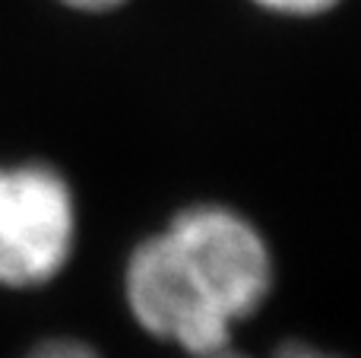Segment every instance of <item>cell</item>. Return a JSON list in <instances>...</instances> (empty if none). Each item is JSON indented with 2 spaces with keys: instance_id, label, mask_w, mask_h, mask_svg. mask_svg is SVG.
<instances>
[{
  "instance_id": "1",
  "label": "cell",
  "mask_w": 361,
  "mask_h": 358,
  "mask_svg": "<svg viewBox=\"0 0 361 358\" xmlns=\"http://www.w3.org/2000/svg\"><path fill=\"white\" fill-rule=\"evenodd\" d=\"M279 283L263 226L225 200L180 203L121 264V302L149 340L187 358L235 346Z\"/></svg>"
},
{
  "instance_id": "2",
  "label": "cell",
  "mask_w": 361,
  "mask_h": 358,
  "mask_svg": "<svg viewBox=\"0 0 361 358\" xmlns=\"http://www.w3.org/2000/svg\"><path fill=\"white\" fill-rule=\"evenodd\" d=\"M82 203L73 178L42 156L0 159V292H42L73 266Z\"/></svg>"
},
{
  "instance_id": "3",
  "label": "cell",
  "mask_w": 361,
  "mask_h": 358,
  "mask_svg": "<svg viewBox=\"0 0 361 358\" xmlns=\"http://www.w3.org/2000/svg\"><path fill=\"white\" fill-rule=\"evenodd\" d=\"M244 4L282 23H314V19L333 16L345 0H244Z\"/></svg>"
},
{
  "instance_id": "4",
  "label": "cell",
  "mask_w": 361,
  "mask_h": 358,
  "mask_svg": "<svg viewBox=\"0 0 361 358\" xmlns=\"http://www.w3.org/2000/svg\"><path fill=\"white\" fill-rule=\"evenodd\" d=\"M23 358H105L95 342L82 336H48L25 349Z\"/></svg>"
},
{
  "instance_id": "5",
  "label": "cell",
  "mask_w": 361,
  "mask_h": 358,
  "mask_svg": "<svg viewBox=\"0 0 361 358\" xmlns=\"http://www.w3.org/2000/svg\"><path fill=\"white\" fill-rule=\"evenodd\" d=\"M54 4L63 6L67 13H76V16H111V13L130 6L133 0H54Z\"/></svg>"
},
{
  "instance_id": "6",
  "label": "cell",
  "mask_w": 361,
  "mask_h": 358,
  "mask_svg": "<svg viewBox=\"0 0 361 358\" xmlns=\"http://www.w3.org/2000/svg\"><path fill=\"white\" fill-rule=\"evenodd\" d=\"M269 358H343L330 349L317 346V342H305V340H288V342H279L276 352Z\"/></svg>"
},
{
  "instance_id": "7",
  "label": "cell",
  "mask_w": 361,
  "mask_h": 358,
  "mask_svg": "<svg viewBox=\"0 0 361 358\" xmlns=\"http://www.w3.org/2000/svg\"><path fill=\"white\" fill-rule=\"evenodd\" d=\"M197 358H250V355H244V352H238L235 346H228V349H219V352H209V355H197Z\"/></svg>"
}]
</instances>
